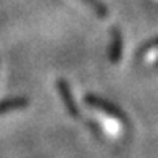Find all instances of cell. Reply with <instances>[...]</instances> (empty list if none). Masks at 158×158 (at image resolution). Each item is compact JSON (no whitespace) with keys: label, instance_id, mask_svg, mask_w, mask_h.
I'll return each mask as SVG.
<instances>
[{"label":"cell","instance_id":"obj_1","mask_svg":"<svg viewBox=\"0 0 158 158\" xmlns=\"http://www.w3.org/2000/svg\"><path fill=\"white\" fill-rule=\"evenodd\" d=\"M158 58V42L155 45H152L145 53H143V61H147V63H152Z\"/></svg>","mask_w":158,"mask_h":158}]
</instances>
